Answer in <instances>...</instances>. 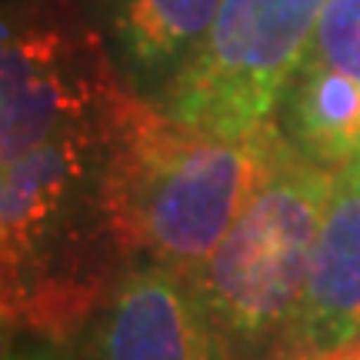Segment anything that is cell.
Wrapping results in <instances>:
<instances>
[{
  "label": "cell",
  "instance_id": "13",
  "mask_svg": "<svg viewBox=\"0 0 360 360\" xmlns=\"http://www.w3.org/2000/svg\"><path fill=\"white\" fill-rule=\"evenodd\" d=\"M350 360H360V344H357L354 350H350Z\"/></svg>",
  "mask_w": 360,
  "mask_h": 360
},
{
  "label": "cell",
  "instance_id": "12",
  "mask_svg": "<svg viewBox=\"0 0 360 360\" xmlns=\"http://www.w3.org/2000/svg\"><path fill=\"white\" fill-rule=\"evenodd\" d=\"M321 360H350V350H344V354H334V357H321Z\"/></svg>",
  "mask_w": 360,
  "mask_h": 360
},
{
  "label": "cell",
  "instance_id": "1",
  "mask_svg": "<svg viewBox=\"0 0 360 360\" xmlns=\"http://www.w3.org/2000/svg\"><path fill=\"white\" fill-rule=\"evenodd\" d=\"M281 130L231 141L180 124L124 84L107 107L103 207L117 254L191 277L231 231Z\"/></svg>",
  "mask_w": 360,
  "mask_h": 360
},
{
  "label": "cell",
  "instance_id": "5",
  "mask_svg": "<svg viewBox=\"0 0 360 360\" xmlns=\"http://www.w3.org/2000/svg\"><path fill=\"white\" fill-rule=\"evenodd\" d=\"M101 37L64 13L4 17L0 40V164H11L53 134L94 120L120 87Z\"/></svg>",
  "mask_w": 360,
  "mask_h": 360
},
{
  "label": "cell",
  "instance_id": "9",
  "mask_svg": "<svg viewBox=\"0 0 360 360\" xmlns=\"http://www.w3.org/2000/svg\"><path fill=\"white\" fill-rule=\"evenodd\" d=\"M274 127L304 160L340 174L360 160V87L307 51L283 90Z\"/></svg>",
  "mask_w": 360,
  "mask_h": 360
},
{
  "label": "cell",
  "instance_id": "8",
  "mask_svg": "<svg viewBox=\"0 0 360 360\" xmlns=\"http://www.w3.org/2000/svg\"><path fill=\"white\" fill-rule=\"evenodd\" d=\"M220 0H101V40L120 84L160 103L217 20Z\"/></svg>",
  "mask_w": 360,
  "mask_h": 360
},
{
  "label": "cell",
  "instance_id": "11",
  "mask_svg": "<svg viewBox=\"0 0 360 360\" xmlns=\"http://www.w3.org/2000/svg\"><path fill=\"white\" fill-rule=\"evenodd\" d=\"M4 360H64V337L4 330Z\"/></svg>",
  "mask_w": 360,
  "mask_h": 360
},
{
  "label": "cell",
  "instance_id": "2",
  "mask_svg": "<svg viewBox=\"0 0 360 360\" xmlns=\"http://www.w3.org/2000/svg\"><path fill=\"white\" fill-rule=\"evenodd\" d=\"M103 164L107 110L0 164L4 330L64 337L94 304L101 264L117 250Z\"/></svg>",
  "mask_w": 360,
  "mask_h": 360
},
{
  "label": "cell",
  "instance_id": "3",
  "mask_svg": "<svg viewBox=\"0 0 360 360\" xmlns=\"http://www.w3.org/2000/svg\"><path fill=\"white\" fill-rule=\"evenodd\" d=\"M334 177L281 137L231 231L187 277L231 360H290Z\"/></svg>",
  "mask_w": 360,
  "mask_h": 360
},
{
  "label": "cell",
  "instance_id": "6",
  "mask_svg": "<svg viewBox=\"0 0 360 360\" xmlns=\"http://www.w3.org/2000/svg\"><path fill=\"white\" fill-rule=\"evenodd\" d=\"M94 360H231L193 283L157 264H127L97 317Z\"/></svg>",
  "mask_w": 360,
  "mask_h": 360
},
{
  "label": "cell",
  "instance_id": "7",
  "mask_svg": "<svg viewBox=\"0 0 360 360\" xmlns=\"http://www.w3.org/2000/svg\"><path fill=\"white\" fill-rule=\"evenodd\" d=\"M360 344V160L334 177L323 210L290 360L334 357Z\"/></svg>",
  "mask_w": 360,
  "mask_h": 360
},
{
  "label": "cell",
  "instance_id": "4",
  "mask_svg": "<svg viewBox=\"0 0 360 360\" xmlns=\"http://www.w3.org/2000/svg\"><path fill=\"white\" fill-rule=\"evenodd\" d=\"M323 7L327 0H220L204 47L157 107L231 141L270 130Z\"/></svg>",
  "mask_w": 360,
  "mask_h": 360
},
{
  "label": "cell",
  "instance_id": "10",
  "mask_svg": "<svg viewBox=\"0 0 360 360\" xmlns=\"http://www.w3.org/2000/svg\"><path fill=\"white\" fill-rule=\"evenodd\" d=\"M310 51L360 87V0H327Z\"/></svg>",
  "mask_w": 360,
  "mask_h": 360
}]
</instances>
